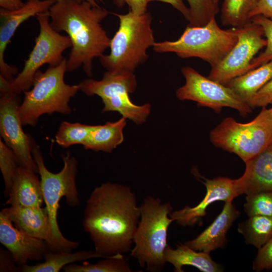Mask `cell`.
Instances as JSON below:
<instances>
[{
	"instance_id": "6da1fadb",
	"label": "cell",
	"mask_w": 272,
	"mask_h": 272,
	"mask_svg": "<svg viewBox=\"0 0 272 272\" xmlns=\"http://www.w3.org/2000/svg\"><path fill=\"white\" fill-rule=\"evenodd\" d=\"M141 217L136 194L125 185L96 187L86 201L83 226L95 251L104 258L130 251Z\"/></svg>"
},
{
	"instance_id": "7a4b0ae2",
	"label": "cell",
	"mask_w": 272,
	"mask_h": 272,
	"mask_svg": "<svg viewBox=\"0 0 272 272\" xmlns=\"http://www.w3.org/2000/svg\"><path fill=\"white\" fill-rule=\"evenodd\" d=\"M48 12L52 28L65 32L72 42L67 72L82 65L86 75L92 77L93 59L104 54L110 46L111 39L101 25L108 10L86 0H56Z\"/></svg>"
},
{
	"instance_id": "3957f363",
	"label": "cell",
	"mask_w": 272,
	"mask_h": 272,
	"mask_svg": "<svg viewBox=\"0 0 272 272\" xmlns=\"http://www.w3.org/2000/svg\"><path fill=\"white\" fill-rule=\"evenodd\" d=\"M31 145L32 154L40 176L45 208L49 220L50 233L47 243L52 251H72L79 244L63 236L57 218L59 201L63 197L70 207H76L80 204L76 182L78 162L68 152L61 155L63 163L62 169L58 173H52L46 167L39 147L31 138Z\"/></svg>"
},
{
	"instance_id": "277c9868",
	"label": "cell",
	"mask_w": 272,
	"mask_h": 272,
	"mask_svg": "<svg viewBox=\"0 0 272 272\" xmlns=\"http://www.w3.org/2000/svg\"><path fill=\"white\" fill-rule=\"evenodd\" d=\"M140 206L141 217L133 239L130 256L140 267L150 272L163 270L166 263L164 251L168 246V230L174 222L170 214L173 207L169 201L149 195Z\"/></svg>"
},
{
	"instance_id": "5b68a950",
	"label": "cell",
	"mask_w": 272,
	"mask_h": 272,
	"mask_svg": "<svg viewBox=\"0 0 272 272\" xmlns=\"http://www.w3.org/2000/svg\"><path fill=\"white\" fill-rule=\"evenodd\" d=\"M119 20L118 29L110 40V51L99 60L107 71L133 72L148 58L147 51L155 43L152 28V17L149 12L138 15L112 13Z\"/></svg>"
},
{
	"instance_id": "8992f818",
	"label": "cell",
	"mask_w": 272,
	"mask_h": 272,
	"mask_svg": "<svg viewBox=\"0 0 272 272\" xmlns=\"http://www.w3.org/2000/svg\"><path fill=\"white\" fill-rule=\"evenodd\" d=\"M66 61L64 58L58 65L36 73L33 88L24 91V98L18 108L23 125L35 126L44 114L71 113L70 100L80 91V86L79 84L70 85L64 82Z\"/></svg>"
},
{
	"instance_id": "52a82bcc",
	"label": "cell",
	"mask_w": 272,
	"mask_h": 272,
	"mask_svg": "<svg viewBox=\"0 0 272 272\" xmlns=\"http://www.w3.org/2000/svg\"><path fill=\"white\" fill-rule=\"evenodd\" d=\"M237 41V28L222 29L214 17L202 27L188 25L175 41L155 42L153 47L159 53L173 52L182 58H200L212 67L224 58Z\"/></svg>"
},
{
	"instance_id": "ba28073f",
	"label": "cell",
	"mask_w": 272,
	"mask_h": 272,
	"mask_svg": "<svg viewBox=\"0 0 272 272\" xmlns=\"http://www.w3.org/2000/svg\"><path fill=\"white\" fill-rule=\"evenodd\" d=\"M251 121L237 122L233 118L224 119L210 133L216 147L238 156L244 163L264 150L272 143V114L262 107Z\"/></svg>"
},
{
	"instance_id": "9c48e42d",
	"label": "cell",
	"mask_w": 272,
	"mask_h": 272,
	"mask_svg": "<svg viewBox=\"0 0 272 272\" xmlns=\"http://www.w3.org/2000/svg\"><path fill=\"white\" fill-rule=\"evenodd\" d=\"M80 91L88 96L101 97L102 112L116 111L137 124L144 123L151 111L149 103L137 105L129 97L136 89L137 82L133 72H106L101 80L87 79L80 84Z\"/></svg>"
},
{
	"instance_id": "30bf717a",
	"label": "cell",
	"mask_w": 272,
	"mask_h": 272,
	"mask_svg": "<svg viewBox=\"0 0 272 272\" xmlns=\"http://www.w3.org/2000/svg\"><path fill=\"white\" fill-rule=\"evenodd\" d=\"M36 17L40 33L22 71L10 83L0 76V85L17 94L29 90L41 66L46 63L50 66L58 65L64 59L63 51L72 46L68 36L62 35L52 28L48 11L38 14Z\"/></svg>"
},
{
	"instance_id": "8fae6325",
	"label": "cell",
	"mask_w": 272,
	"mask_h": 272,
	"mask_svg": "<svg viewBox=\"0 0 272 272\" xmlns=\"http://www.w3.org/2000/svg\"><path fill=\"white\" fill-rule=\"evenodd\" d=\"M181 72L185 83L176 92L180 100L195 101L198 106L210 108L217 113L225 107L237 110L242 116L251 113L252 108L226 85L202 76L189 66L183 67Z\"/></svg>"
},
{
	"instance_id": "7c38bea8",
	"label": "cell",
	"mask_w": 272,
	"mask_h": 272,
	"mask_svg": "<svg viewBox=\"0 0 272 272\" xmlns=\"http://www.w3.org/2000/svg\"><path fill=\"white\" fill-rule=\"evenodd\" d=\"M236 28V44L219 63L211 67L208 76L225 85L233 79L249 72L254 56L266 45L260 25L250 21Z\"/></svg>"
},
{
	"instance_id": "4fadbf2b",
	"label": "cell",
	"mask_w": 272,
	"mask_h": 272,
	"mask_svg": "<svg viewBox=\"0 0 272 272\" xmlns=\"http://www.w3.org/2000/svg\"><path fill=\"white\" fill-rule=\"evenodd\" d=\"M0 133L4 143L15 154L19 164L38 173L33 158L31 137L22 128L18 108L19 94L14 93L0 85Z\"/></svg>"
},
{
	"instance_id": "5bb4252c",
	"label": "cell",
	"mask_w": 272,
	"mask_h": 272,
	"mask_svg": "<svg viewBox=\"0 0 272 272\" xmlns=\"http://www.w3.org/2000/svg\"><path fill=\"white\" fill-rule=\"evenodd\" d=\"M193 172L195 177L202 179L199 180L205 185L206 193L196 206H186L170 214L174 222L182 226H191L200 222L206 215L207 208L212 203L217 201H233L239 196L236 179L218 177L209 179L200 176L196 170Z\"/></svg>"
},
{
	"instance_id": "9a60e30c",
	"label": "cell",
	"mask_w": 272,
	"mask_h": 272,
	"mask_svg": "<svg viewBox=\"0 0 272 272\" xmlns=\"http://www.w3.org/2000/svg\"><path fill=\"white\" fill-rule=\"evenodd\" d=\"M56 0H28L21 8L15 11L0 10V76L9 82L18 73V68L7 64L4 54L8 44L21 23L31 17L49 11Z\"/></svg>"
},
{
	"instance_id": "2e32d148",
	"label": "cell",
	"mask_w": 272,
	"mask_h": 272,
	"mask_svg": "<svg viewBox=\"0 0 272 272\" xmlns=\"http://www.w3.org/2000/svg\"><path fill=\"white\" fill-rule=\"evenodd\" d=\"M0 242L10 252L19 266L26 264L28 260L44 259L50 250L45 240L16 228L2 211L0 213Z\"/></svg>"
},
{
	"instance_id": "e0dca14e",
	"label": "cell",
	"mask_w": 272,
	"mask_h": 272,
	"mask_svg": "<svg viewBox=\"0 0 272 272\" xmlns=\"http://www.w3.org/2000/svg\"><path fill=\"white\" fill-rule=\"evenodd\" d=\"M245 163L244 173L236 179L239 195L272 192V143Z\"/></svg>"
},
{
	"instance_id": "ac0fdd59",
	"label": "cell",
	"mask_w": 272,
	"mask_h": 272,
	"mask_svg": "<svg viewBox=\"0 0 272 272\" xmlns=\"http://www.w3.org/2000/svg\"><path fill=\"white\" fill-rule=\"evenodd\" d=\"M240 212L232 201L225 202L222 212L203 232L184 244L196 251L210 253L224 248L227 243L226 234Z\"/></svg>"
},
{
	"instance_id": "d6986e66",
	"label": "cell",
	"mask_w": 272,
	"mask_h": 272,
	"mask_svg": "<svg viewBox=\"0 0 272 272\" xmlns=\"http://www.w3.org/2000/svg\"><path fill=\"white\" fill-rule=\"evenodd\" d=\"M34 171L19 165L6 202L10 206L41 207L44 201L41 181Z\"/></svg>"
},
{
	"instance_id": "ffe728a7",
	"label": "cell",
	"mask_w": 272,
	"mask_h": 272,
	"mask_svg": "<svg viewBox=\"0 0 272 272\" xmlns=\"http://www.w3.org/2000/svg\"><path fill=\"white\" fill-rule=\"evenodd\" d=\"M14 226L22 232L47 242L50 224L46 208L11 206L2 209Z\"/></svg>"
},
{
	"instance_id": "44dd1931",
	"label": "cell",
	"mask_w": 272,
	"mask_h": 272,
	"mask_svg": "<svg viewBox=\"0 0 272 272\" xmlns=\"http://www.w3.org/2000/svg\"><path fill=\"white\" fill-rule=\"evenodd\" d=\"M166 262L174 266L175 272H183L185 265L194 266L202 272H221L222 266L214 261L210 253L196 251L186 245H177L176 248L168 245L164 251Z\"/></svg>"
},
{
	"instance_id": "7402d4cb",
	"label": "cell",
	"mask_w": 272,
	"mask_h": 272,
	"mask_svg": "<svg viewBox=\"0 0 272 272\" xmlns=\"http://www.w3.org/2000/svg\"><path fill=\"white\" fill-rule=\"evenodd\" d=\"M272 79V60L230 81L226 85L250 106L256 93Z\"/></svg>"
},
{
	"instance_id": "603a6c76",
	"label": "cell",
	"mask_w": 272,
	"mask_h": 272,
	"mask_svg": "<svg viewBox=\"0 0 272 272\" xmlns=\"http://www.w3.org/2000/svg\"><path fill=\"white\" fill-rule=\"evenodd\" d=\"M126 118L122 117L115 122L94 125L83 145L86 150L111 153L124 140L123 130Z\"/></svg>"
},
{
	"instance_id": "cb8c5ba5",
	"label": "cell",
	"mask_w": 272,
	"mask_h": 272,
	"mask_svg": "<svg viewBox=\"0 0 272 272\" xmlns=\"http://www.w3.org/2000/svg\"><path fill=\"white\" fill-rule=\"evenodd\" d=\"M94 258L104 257L95 250H81L72 252L50 250L45 254L43 262L34 265L26 264L19 266L18 269L22 272H58L69 264Z\"/></svg>"
},
{
	"instance_id": "d4e9b609",
	"label": "cell",
	"mask_w": 272,
	"mask_h": 272,
	"mask_svg": "<svg viewBox=\"0 0 272 272\" xmlns=\"http://www.w3.org/2000/svg\"><path fill=\"white\" fill-rule=\"evenodd\" d=\"M237 230L246 244L259 249L272 238V217H249L238 224Z\"/></svg>"
},
{
	"instance_id": "484cf974",
	"label": "cell",
	"mask_w": 272,
	"mask_h": 272,
	"mask_svg": "<svg viewBox=\"0 0 272 272\" xmlns=\"http://www.w3.org/2000/svg\"><path fill=\"white\" fill-rule=\"evenodd\" d=\"M259 0H223L220 19L224 26L239 28L251 21L250 14Z\"/></svg>"
},
{
	"instance_id": "4316f807",
	"label": "cell",
	"mask_w": 272,
	"mask_h": 272,
	"mask_svg": "<svg viewBox=\"0 0 272 272\" xmlns=\"http://www.w3.org/2000/svg\"><path fill=\"white\" fill-rule=\"evenodd\" d=\"M65 272H131L129 264L123 254L104 258L95 263L83 261L82 264L70 263L63 267Z\"/></svg>"
},
{
	"instance_id": "83f0119b",
	"label": "cell",
	"mask_w": 272,
	"mask_h": 272,
	"mask_svg": "<svg viewBox=\"0 0 272 272\" xmlns=\"http://www.w3.org/2000/svg\"><path fill=\"white\" fill-rule=\"evenodd\" d=\"M94 125L79 122L63 121L55 135V142L60 146L67 148L74 145H83Z\"/></svg>"
},
{
	"instance_id": "f1b7e54d",
	"label": "cell",
	"mask_w": 272,
	"mask_h": 272,
	"mask_svg": "<svg viewBox=\"0 0 272 272\" xmlns=\"http://www.w3.org/2000/svg\"><path fill=\"white\" fill-rule=\"evenodd\" d=\"M189 6L190 18L188 26L206 25L219 12V4L215 0H186Z\"/></svg>"
},
{
	"instance_id": "f546056e",
	"label": "cell",
	"mask_w": 272,
	"mask_h": 272,
	"mask_svg": "<svg viewBox=\"0 0 272 272\" xmlns=\"http://www.w3.org/2000/svg\"><path fill=\"white\" fill-rule=\"evenodd\" d=\"M19 164L13 150L0 141V169L5 183L4 194L8 197Z\"/></svg>"
},
{
	"instance_id": "4dcf8cb0",
	"label": "cell",
	"mask_w": 272,
	"mask_h": 272,
	"mask_svg": "<svg viewBox=\"0 0 272 272\" xmlns=\"http://www.w3.org/2000/svg\"><path fill=\"white\" fill-rule=\"evenodd\" d=\"M244 210L248 217H272V192H261L246 195Z\"/></svg>"
},
{
	"instance_id": "1f68e13d",
	"label": "cell",
	"mask_w": 272,
	"mask_h": 272,
	"mask_svg": "<svg viewBox=\"0 0 272 272\" xmlns=\"http://www.w3.org/2000/svg\"><path fill=\"white\" fill-rule=\"evenodd\" d=\"M251 21L262 27L266 45L264 51L251 61L249 71L272 60V19L262 15H257L252 18Z\"/></svg>"
},
{
	"instance_id": "d6a6232c",
	"label": "cell",
	"mask_w": 272,
	"mask_h": 272,
	"mask_svg": "<svg viewBox=\"0 0 272 272\" xmlns=\"http://www.w3.org/2000/svg\"><path fill=\"white\" fill-rule=\"evenodd\" d=\"M272 268V238L258 249L252 263V269L255 271Z\"/></svg>"
},
{
	"instance_id": "836d02e7",
	"label": "cell",
	"mask_w": 272,
	"mask_h": 272,
	"mask_svg": "<svg viewBox=\"0 0 272 272\" xmlns=\"http://www.w3.org/2000/svg\"><path fill=\"white\" fill-rule=\"evenodd\" d=\"M272 101V79L255 95L250 106L266 107Z\"/></svg>"
},
{
	"instance_id": "e575fe53",
	"label": "cell",
	"mask_w": 272,
	"mask_h": 272,
	"mask_svg": "<svg viewBox=\"0 0 272 272\" xmlns=\"http://www.w3.org/2000/svg\"><path fill=\"white\" fill-rule=\"evenodd\" d=\"M16 263L14 258L8 250H0V271H18V267L16 266Z\"/></svg>"
},
{
	"instance_id": "d590c367",
	"label": "cell",
	"mask_w": 272,
	"mask_h": 272,
	"mask_svg": "<svg viewBox=\"0 0 272 272\" xmlns=\"http://www.w3.org/2000/svg\"><path fill=\"white\" fill-rule=\"evenodd\" d=\"M257 15H262L272 19V0H259L256 8L250 14V20Z\"/></svg>"
},
{
	"instance_id": "8d00e7d4",
	"label": "cell",
	"mask_w": 272,
	"mask_h": 272,
	"mask_svg": "<svg viewBox=\"0 0 272 272\" xmlns=\"http://www.w3.org/2000/svg\"><path fill=\"white\" fill-rule=\"evenodd\" d=\"M160 1L171 5L179 11L188 22L190 18V12L189 8L184 3L183 0H147L149 3L152 1Z\"/></svg>"
},
{
	"instance_id": "74e56055",
	"label": "cell",
	"mask_w": 272,
	"mask_h": 272,
	"mask_svg": "<svg viewBox=\"0 0 272 272\" xmlns=\"http://www.w3.org/2000/svg\"><path fill=\"white\" fill-rule=\"evenodd\" d=\"M132 13L141 15L147 12V0H124Z\"/></svg>"
},
{
	"instance_id": "f35d334b",
	"label": "cell",
	"mask_w": 272,
	"mask_h": 272,
	"mask_svg": "<svg viewBox=\"0 0 272 272\" xmlns=\"http://www.w3.org/2000/svg\"><path fill=\"white\" fill-rule=\"evenodd\" d=\"M24 5L21 0H0L1 8L8 11L18 10Z\"/></svg>"
},
{
	"instance_id": "ab89813d",
	"label": "cell",
	"mask_w": 272,
	"mask_h": 272,
	"mask_svg": "<svg viewBox=\"0 0 272 272\" xmlns=\"http://www.w3.org/2000/svg\"><path fill=\"white\" fill-rule=\"evenodd\" d=\"M114 5L119 8H121L125 4L124 0H111Z\"/></svg>"
},
{
	"instance_id": "60d3db41",
	"label": "cell",
	"mask_w": 272,
	"mask_h": 272,
	"mask_svg": "<svg viewBox=\"0 0 272 272\" xmlns=\"http://www.w3.org/2000/svg\"><path fill=\"white\" fill-rule=\"evenodd\" d=\"M78 1H81L83 0H78ZM86 1L89 2V3H90L92 5L94 6H99L98 3H103L104 2V0H86Z\"/></svg>"
},
{
	"instance_id": "b9f144b4",
	"label": "cell",
	"mask_w": 272,
	"mask_h": 272,
	"mask_svg": "<svg viewBox=\"0 0 272 272\" xmlns=\"http://www.w3.org/2000/svg\"><path fill=\"white\" fill-rule=\"evenodd\" d=\"M270 104H271V107L269 109L272 114V101L271 102Z\"/></svg>"
},
{
	"instance_id": "7bdbcfd3",
	"label": "cell",
	"mask_w": 272,
	"mask_h": 272,
	"mask_svg": "<svg viewBox=\"0 0 272 272\" xmlns=\"http://www.w3.org/2000/svg\"><path fill=\"white\" fill-rule=\"evenodd\" d=\"M215 1L217 3L219 4V2L220 0H215Z\"/></svg>"
}]
</instances>
